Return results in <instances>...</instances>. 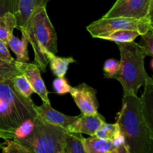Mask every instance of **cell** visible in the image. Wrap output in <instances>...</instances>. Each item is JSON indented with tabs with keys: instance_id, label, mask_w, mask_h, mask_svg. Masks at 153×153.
I'll return each mask as SVG.
<instances>
[{
	"instance_id": "cell-4",
	"label": "cell",
	"mask_w": 153,
	"mask_h": 153,
	"mask_svg": "<svg viewBox=\"0 0 153 153\" xmlns=\"http://www.w3.org/2000/svg\"><path fill=\"white\" fill-rule=\"evenodd\" d=\"M120 54L119 70L111 79L122 85L123 94L137 95L139 88L149 77L144 66L146 53L134 41L116 43Z\"/></svg>"
},
{
	"instance_id": "cell-15",
	"label": "cell",
	"mask_w": 153,
	"mask_h": 153,
	"mask_svg": "<svg viewBox=\"0 0 153 153\" xmlns=\"http://www.w3.org/2000/svg\"><path fill=\"white\" fill-rule=\"evenodd\" d=\"M28 40L24 33H22V37L19 39L14 35L10 36L7 43V46L10 47L16 56V61L19 62H28L30 60L28 50Z\"/></svg>"
},
{
	"instance_id": "cell-17",
	"label": "cell",
	"mask_w": 153,
	"mask_h": 153,
	"mask_svg": "<svg viewBox=\"0 0 153 153\" xmlns=\"http://www.w3.org/2000/svg\"><path fill=\"white\" fill-rule=\"evenodd\" d=\"M140 36L138 31L134 30H117L111 33L100 35L97 38L101 40H109L114 43H127V42L134 41L136 38Z\"/></svg>"
},
{
	"instance_id": "cell-16",
	"label": "cell",
	"mask_w": 153,
	"mask_h": 153,
	"mask_svg": "<svg viewBox=\"0 0 153 153\" xmlns=\"http://www.w3.org/2000/svg\"><path fill=\"white\" fill-rule=\"evenodd\" d=\"M15 28H16V20L13 13L7 12L0 16V40L7 46Z\"/></svg>"
},
{
	"instance_id": "cell-24",
	"label": "cell",
	"mask_w": 153,
	"mask_h": 153,
	"mask_svg": "<svg viewBox=\"0 0 153 153\" xmlns=\"http://www.w3.org/2000/svg\"><path fill=\"white\" fill-rule=\"evenodd\" d=\"M55 92L58 95H64L70 93L73 87L69 85L68 82L64 77H57L52 83Z\"/></svg>"
},
{
	"instance_id": "cell-8",
	"label": "cell",
	"mask_w": 153,
	"mask_h": 153,
	"mask_svg": "<svg viewBox=\"0 0 153 153\" xmlns=\"http://www.w3.org/2000/svg\"><path fill=\"white\" fill-rule=\"evenodd\" d=\"M70 94L82 114L93 115L98 112L97 91L91 86L85 83L80 84L73 87Z\"/></svg>"
},
{
	"instance_id": "cell-25",
	"label": "cell",
	"mask_w": 153,
	"mask_h": 153,
	"mask_svg": "<svg viewBox=\"0 0 153 153\" xmlns=\"http://www.w3.org/2000/svg\"><path fill=\"white\" fill-rule=\"evenodd\" d=\"M120 61L110 58L105 61L103 65V71H104V76L106 79H111L112 76H114L117 72L119 70Z\"/></svg>"
},
{
	"instance_id": "cell-23",
	"label": "cell",
	"mask_w": 153,
	"mask_h": 153,
	"mask_svg": "<svg viewBox=\"0 0 153 153\" xmlns=\"http://www.w3.org/2000/svg\"><path fill=\"white\" fill-rule=\"evenodd\" d=\"M5 143H2V152L4 153H28L23 146L15 139H4Z\"/></svg>"
},
{
	"instance_id": "cell-21",
	"label": "cell",
	"mask_w": 153,
	"mask_h": 153,
	"mask_svg": "<svg viewBox=\"0 0 153 153\" xmlns=\"http://www.w3.org/2000/svg\"><path fill=\"white\" fill-rule=\"evenodd\" d=\"M12 82H13V86L15 89L23 97L26 98H30L31 94L34 92V90L32 89L31 86L28 82L27 81L26 78L22 74L17 75L12 78Z\"/></svg>"
},
{
	"instance_id": "cell-1",
	"label": "cell",
	"mask_w": 153,
	"mask_h": 153,
	"mask_svg": "<svg viewBox=\"0 0 153 153\" xmlns=\"http://www.w3.org/2000/svg\"><path fill=\"white\" fill-rule=\"evenodd\" d=\"M117 123L124 137L128 153L153 152V136L143 120L140 98L137 95L123 94Z\"/></svg>"
},
{
	"instance_id": "cell-2",
	"label": "cell",
	"mask_w": 153,
	"mask_h": 153,
	"mask_svg": "<svg viewBox=\"0 0 153 153\" xmlns=\"http://www.w3.org/2000/svg\"><path fill=\"white\" fill-rule=\"evenodd\" d=\"M31 98L21 95L13 86L12 78L0 79V135L13 139L18 127L36 116Z\"/></svg>"
},
{
	"instance_id": "cell-29",
	"label": "cell",
	"mask_w": 153,
	"mask_h": 153,
	"mask_svg": "<svg viewBox=\"0 0 153 153\" xmlns=\"http://www.w3.org/2000/svg\"><path fill=\"white\" fill-rule=\"evenodd\" d=\"M0 138H1V135H0ZM1 147H2V143H0V148H1Z\"/></svg>"
},
{
	"instance_id": "cell-19",
	"label": "cell",
	"mask_w": 153,
	"mask_h": 153,
	"mask_svg": "<svg viewBox=\"0 0 153 153\" xmlns=\"http://www.w3.org/2000/svg\"><path fill=\"white\" fill-rule=\"evenodd\" d=\"M84 137L81 133H69L66 137L63 153H86L83 144Z\"/></svg>"
},
{
	"instance_id": "cell-28",
	"label": "cell",
	"mask_w": 153,
	"mask_h": 153,
	"mask_svg": "<svg viewBox=\"0 0 153 153\" xmlns=\"http://www.w3.org/2000/svg\"><path fill=\"white\" fill-rule=\"evenodd\" d=\"M0 60L9 64H13L15 61L10 55L7 45L1 40H0Z\"/></svg>"
},
{
	"instance_id": "cell-3",
	"label": "cell",
	"mask_w": 153,
	"mask_h": 153,
	"mask_svg": "<svg viewBox=\"0 0 153 153\" xmlns=\"http://www.w3.org/2000/svg\"><path fill=\"white\" fill-rule=\"evenodd\" d=\"M21 33L25 34L32 46L34 64L40 72L45 73L50 57L58 53L57 33L48 16L46 7L35 9Z\"/></svg>"
},
{
	"instance_id": "cell-26",
	"label": "cell",
	"mask_w": 153,
	"mask_h": 153,
	"mask_svg": "<svg viewBox=\"0 0 153 153\" xmlns=\"http://www.w3.org/2000/svg\"><path fill=\"white\" fill-rule=\"evenodd\" d=\"M20 74L21 73L15 67L14 64H9L0 60V77L13 78Z\"/></svg>"
},
{
	"instance_id": "cell-5",
	"label": "cell",
	"mask_w": 153,
	"mask_h": 153,
	"mask_svg": "<svg viewBox=\"0 0 153 153\" xmlns=\"http://www.w3.org/2000/svg\"><path fill=\"white\" fill-rule=\"evenodd\" d=\"M31 131L22 138H13L28 153H63L68 131L58 126L47 123L40 116L33 120Z\"/></svg>"
},
{
	"instance_id": "cell-22",
	"label": "cell",
	"mask_w": 153,
	"mask_h": 153,
	"mask_svg": "<svg viewBox=\"0 0 153 153\" xmlns=\"http://www.w3.org/2000/svg\"><path fill=\"white\" fill-rule=\"evenodd\" d=\"M141 40L138 43L142 48L146 56L153 57V31H149L145 34L140 35Z\"/></svg>"
},
{
	"instance_id": "cell-14",
	"label": "cell",
	"mask_w": 153,
	"mask_h": 153,
	"mask_svg": "<svg viewBox=\"0 0 153 153\" xmlns=\"http://www.w3.org/2000/svg\"><path fill=\"white\" fill-rule=\"evenodd\" d=\"M84 148L86 153H127V151L120 147L113 140L100 139L95 136L83 139Z\"/></svg>"
},
{
	"instance_id": "cell-27",
	"label": "cell",
	"mask_w": 153,
	"mask_h": 153,
	"mask_svg": "<svg viewBox=\"0 0 153 153\" xmlns=\"http://www.w3.org/2000/svg\"><path fill=\"white\" fill-rule=\"evenodd\" d=\"M16 10V0H0V16L7 12L15 14Z\"/></svg>"
},
{
	"instance_id": "cell-7",
	"label": "cell",
	"mask_w": 153,
	"mask_h": 153,
	"mask_svg": "<svg viewBox=\"0 0 153 153\" xmlns=\"http://www.w3.org/2000/svg\"><path fill=\"white\" fill-rule=\"evenodd\" d=\"M153 0H116L103 18L131 17L152 19Z\"/></svg>"
},
{
	"instance_id": "cell-13",
	"label": "cell",
	"mask_w": 153,
	"mask_h": 153,
	"mask_svg": "<svg viewBox=\"0 0 153 153\" xmlns=\"http://www.w3.org/2000/svg\"><path fill=\"white\" fill-rule=\"evenodd\" d=\"M144 91L140 98L143 120L153 136V80L148 77L144 82Z\"/></svg>"
},
{
	"instance_id": "cell-10",
	"label": "cell",
	"mask_w": 153,
	"mask_h": 153,
	"mask_svg": "<svg viewBox=\"0 0 153 153\" xmlns=\"http://www.w3.org/2000/svg\"><path fill=\"white\" fill-rule=\"evenodd\" d=\"M105 119L97 112L93 115L82 114L78 116L76 120L67 128L69 133H81L90 136H94L96 131L101 126Z\"/></svg>"
},
{
	"instance_id": "cell-9",
	"label": "cell",
	"mask_w": 153,
	"mask_h": 153,
	"mask_svg": "<svg viewBox=\"0 0 153 153\" xmlns=\"http://www.w3.org/2000/svg\"><path fill=\"white\" fill-rule=\"evenodd\" d=\"M15 67L26 78L34 92L40 97L43 102L50 103L49 99V92L46 89V85L42 79L40 70L34 63L19 62L15 60Z\"/></svg>"
},
{
	"instance_id": "cell-6",
	"label": "cell",
	"mask_w": 153,
	"mask_h": 153,
	"mask_svg": "<svg viewBox=\"0 0 153 153\" xmlns=\"http://www.w3.org/2000/svg\"><path fill=\"white\" fill-rule=\"evenodd\" d=\"M152 19L148 17L136 19L131 17L101 18L87 26V31L93 37L109 34L117 30H134L140 36L149 31H153Z\"/></svg>"
},
{
	"instance_id": "cell-20",
	"label": "cell",
	"mask_w": 153,
	"mask_h": 153,
	"mask_svg": "<svg viewBox=\"0 0 153 153\" xmlns=\"http://www.w3.org/2000/svg\"><path fill=\"white\" fill-rule=\"evenodd\" d=\"M119 131L120 128L117 123L114 124H110L105 122L96 131L94 136L100 139L113 140Z\"/></svg>"
},
{
	"instance_id": "cell-11",
	"label": "cell",
	"mask_w": 153,
	"mask_h": 153,
	"mask_svg": "<svg viewBox=\"0 0 153 153\" xmlns=\"http://www.w3.org/2000/svg\"><path fill=\"white\" fill-rule=\"evenodd\" d=\"M34 108L37 114L42 119L49 123L62 127L67 131L69 126L73 123L78 117V116L73 117L64 114L54 109L51 106L50 103L45 102H43V104L40 106H37L34 104Z\"/></svg>"
},
{
	"instance_id": "cell-18",
	"label": "cell",
	"mask_w": 153,
	"mask_h": 153,
	"mask_svg": "<svg viewBox=\"0 0 153 153\" xmlns=\"http://www.w3.org/2000/svg\"><path fill=\"white\" fill-rule=\"evenodd\" d=\"M76 62L73 57H58L56 55H52L49 58V64L52 73L56 77H64L68 70L70 64Z\"/></svg>"
},
{
	"instance_id": "cell-12",
	"label": "cell",
	"mask_w": 153,
	"mask_h": 153,
	"mask_svg": "<svg viewBox=\"0 0 153 153\" xmlns=\"http://www.w3.org/2000/svg\"><path fill=\"white\" fill-rule=\"evenodd\" d=\"M51 0H16L17 10L14 14L16 20V28L23 31L26 22L35 9L40 7H46Z\"/></svg>"
}]
</instances>
